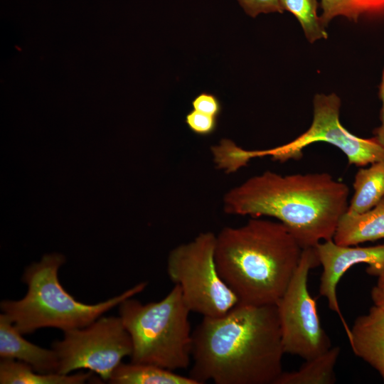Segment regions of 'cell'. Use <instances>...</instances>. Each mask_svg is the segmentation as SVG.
<instances>
[{
    "label": "cell",
    "instance_id": "30bf717a",
    "mask_svg": "<svg viewBox=\"0 0 384 384\" xmlns=\"http://www.w3.org/2000/svg\"><path fill=\"white\" fill-rule=\"evenodd\" d=\"M314 248L323 269L319 294L327 299L329 308L337 313L348 338L351 329L338 302L337 284L348 269L359 263L368 264L366 272L378 277L384 270V244L369 247L344 246L331 239L319 242Z\"/></svg>",
    "mask_w": 384,
    "mask_h": 384
},
{
    "label": "cell",
    "instance_id": "9c48e42d",
    "mask_svg": "<svg viewBox=\"0 0 384 384\" xmlns=\"http://www.w3.org/2000/svg\"><path fill=\"white\" fill-rule=\"evenodd\" d=\"M314 115L309 128L293 141L265 150H242L248 162L257 157L270 156L281 162L302 157L303 149L314 142H324L338 148L349 164L364 166L384 160V148L375 137H356L345 129L339 121L341 100L334 93L317 94L313 100Z\"/></svg>",
    "mask_w": 384,
    "mask_h": 384
},
{
    "label": "cell",
    "instance_id": "5b68a950",
    "mask_svg": "<svg viewBox=\"0 0 384 384\" xmlns=\"http://www.w3.org/2000/svg\"><path fill=\"white\" fill-rule=\"evenodd\" d=\"M118 306L119 316L132 343L131 362L174 371L189 366L193 342L191 311L178 286L174 285L160 301L144 304L129 297Z\"/></svg>",
    "mask_w": 384,
    "mask_h": 384
},
{
    "label": "cell",
    "instance_id": "7c38bea8",
    "mask_svg": "<svg viewBox=\"0 0 384 384\" xmlns=\"http://www.w3.org/2000/svg\"><path fill=\"white\" fill-rule=\"evenodd\" d=\"M9 318L0 314V357L22 361L41 373H57L58 358L55 351L26 340Z\"/></svg>",
    "mask_w": 384,
    "mask_h": 384
},
{
    "label": "cell",
    "instance_id": "9a60e30c",
    "mask_svg": "<svg viewBox=\"0 0 384 384\" xmlns=\"http://www.w3.org/2000/svg\"><path fill=\"white\" fill-rule=\"evenodd\" d=\"M353 188L346 212L359 214L377 205L384 198V160L359 169L355 176Z\"/></svg>",
    "mask_w": 384,
    "mask_h": 384
},
{
    "label": "cell",
    "instance_id": "277c9868",
    "mask_svg": "<svg viewBox=\"0 0 384 384\" xmlns=\"http://www.w3.org/2000/svg\"><path fill=\"white\" fill-rule=\"evenodd\" d=\"M65 262L62 254L44 255L23 272L22 281L28 287L25 296L1 302L2 313L23 335L46 327L65 331L86 326L146 287V282H140L106 301L85 304L69 294L59 282L58 270Z\"/></svg>",
    "mask_w": 384,
    "mask_h": 384
},
{
    "label": "cell",
    "instance_id": "52a82bcc",
    "mask_svg": "<svg viewBox=\"0 0 384 384\" xmlns=\"http://www.w3.org/2000/svg\"><path fill=\"white\" fill-rule=\"evenodd\" d=\"M319 265L314 247L303 249L299 265L276 303L284 353L298 356L305 361L332 346L321 326L316 301L308 289L309 271Z\"/></svg>",
    "mask_w": 384,
    "mask_h": 384
},
{
    "label": "cell",
    "instance_id": "ba28073f",
    "mask_svg": "<svg viewBox=\"0 0 384 384\" xmlns=\"http://www.w3.org/2000/svg\"><path fill=\"white\" fill-rule=\"evenodd\" d=\"M51 348L58 358L57 373L89 370L105 381L132 353L131 337L119 316H101L86 326L65 331Z\"/></svg>",
    "mask_w": 384,
    "mask_h": 384
},
{
    "label": "cell",
    "instance_id": "7402d4cb",
    "mask_svg": "<svg viewBox=\"0 0 384 384\" xmlns=\"http://www.w3.org/2000/svg\"><path fill=\"white\" fill-rule=\"evenodd\" d=\"M193 110L218 117L221 112L222 105L218 98L211 93L202 92L192 101Z\"/></svg>",
    "mask_w": 384,
    "mask_h": 384
},
{
    "label": "cell",
    "instance_id": "2e32d148",
    "mask_svg": "<svg viewBox=\"0 0 384 384\" xmlns=\"http://www.w3.org/2000/svg\"><path fill=\"white\" fill-rule=\"evenodd\" d=\"M341 347L331 346L324 353L306 360L297 370L283 371L275 384H334L336 382L335 366Z\"/></svg>",
    "mask_w": 384,
    "mask_h": 384
},
{
    "label": "cell",
    "instance_id": "44dd1931",
    "mask_svg": "<svg viewBox=\"0 0 384 384\" xmlns=\"http://www.w3.org/2000/svg\"><path fill=\"white\" fill-rule=\"evenodd\" d=\"M245 13L256 17L260 14L283 13L279 0H238Z\"/></svg>",
    "mask_w": 384,
    "mask_h": 384
},
{
    "label": "cell",
    "instance_id": "603a6c76",
    "mask_svg": "<svg viewBox=\"0 0 384 384\" xmlns=\"http://www.w3.org/2000/svg\"><path fill=\"white\" fill-rule=\"evenodd\" d=\"M370 297L374 305L384 311V270L378 276L377 282L370 291Z\"/></svg>",
    "mask_w": 384,
    "mask_h": 384
},
{
    "label": "cell",
    "instance_id": "d4e9b609",
    "mask_svg": "<svg viewBox=\"0 0 384 384\" xmlns=\"http://www.w3.org/2000/svg\"><path fill=\"white\" fill-rule=\"evenodd\" d=\"M361 12L374 13L384 11V0H356Z\"/></svg>",
    "mask_w": 384,
    "mask_h": 384
},
{
    "label": "cell",
    "instance_id": "7a4b0ae2",
    "mask_svg": "<svg viewBox=\"0 0 384 384\" xmlns=\"http://www.w3.org/2000/svg\"><path fill=\"white\" fill-rule=\"evenodd\" d=\"M348 196V186L328 173L282 176L266 171L226 192L223 209L230 215L274 218L305 249L333 239Z\"/></svg>",
    "mask_w": 384,
    "mask_h": 384
},
{
    "label": "cell",
    "instance_id": "484cf974",
    "mask_svg": "<svg viewBox=\"0 0 384 384\" xmlns=\"http://www.w3.org/2000/svg\"><path fill=\"white\" fill-rule=\"evenodd\" d=\"M233 145H234V144H233ZM233 145H232V146H233ZM232 146H231V147H232ZM231 147H230V148H231ZM229 157H230V150H229ZM230 160L232 161L231 159H230ZM233 164H234V162H233ZM235 165H236V164H235ZM236 166H237V165H236ZM238 167H239V166H238Z\"/></svg>",
    "mask_w": 384,
    "mask_h": 384
},
{
    "label": "cell",
    "instance_id": "8992f818",
    "mask_svg": "<svg viewBox=\"0 0 384 384\" xmlns=\"http://www.w3.org/2000/svg\"><path fill=\"white\" fill-rule=\"evenodd\" d=\"M215 242L213 233H201L172 249L166 262L167 274L180 287L186 304L203 317L224 315L239 302L218 272Z\"/></svg>",
    "mask_w": 384,
    "mask_h": 384
},
{
    "label": "cell",
    "instance_id": "cb8c5ba5",
    "mask_svg": "<svg viewBox=\"0 0 384 384\" xmlns=\"http://www.w3.org/2000/svg\"><path fill=\"white\" fill-rule=\"evenodd\" d=\"M379 96L382 102L380 116V125L375 129L373 137H375L378 142L384 148V70L381 78Z\"/></svg>",
    "mask_w": 384,
    "mask_h": 384
},
{
    "label": "cell",
    "instance_id": "ac0fdd59",
    "mask_svg": "<svg viewBox=\"0 0 384 384\" xmlns=\"http://www.w3.org/2000/svg\"><path fill=\"white\" fill-rule=\"evenodd\" d=\"M279 1L283 10L292 13L299 21L310 43L321 38H327L325 26L316 14V0Z\"/></svg>",
    "mask_w": 384,
    "mask_h": 384
},
{
    "label": "cell",
    "instance_id": "ffe728a7",
    "mask_svg": "<svg viewBox=\"0 0 384 384\" xmlns=\"http://www.w3.org/2000/svg\"><path fill=\"white\" fill-rule=\"evenodd\" d=\"M217 118L193 110L186 115L185 122L193 133L200 136H208L216 129Z\"/></svg>",
    "mask_w": 384,
    "mask_h": 384
},
{
    "label": "cell",
    "instance_id": "8fae6325",
    "mask_svg": "<svg viewBox=\"0 0 384 384\" xmlns=\"http://www.w3.org/2000/svg\"><path fill=\"white\" fill-rule=\"evenodd\" d=\"M348 339L354 354L375 369L384 382V311L374 305L358 316Z\"/></svg>",
    "mask_w": 384,
    "mask_h": 384
},
{
    "label": "cell",
    "instance_id": "3957f363",
    "mask_svg": "<svg viewBox=\"0 0 384 384\" xmlns=\"http://www.w3.org/2000/svg\"><path fill=\"white\" fill-rule=\"evenodd\" d=\"M303 249L279 221L252 217L216 235L218 272L238 299L252 305L276 304L287 287Z\"/></svg>",
    "mask_w": 384,
    "mask_h": 384
},
{
    "label": "cell",
    "instance_id": "5bb4252c",
    "mask_svg": "<svg viewBox=\"0 0 384 384\" xmlns=\"http://www.w3.org/2000/svg\"><path fill=\"white\" fill-rule=\"evenodd\" d=\"M92 371L73 375L58 373H41L20 361L1 358V384H82L92 376Z\"/></svg>",
    "mask_w": 384,
    "mask_h": 384
},
{
    "label": "cell",
    "instance_id": "e0dca14e",
    "mask_svg": "<svg viewBox=\"0 0 384 384\" xmlns=\"http://www.w3.org/2000/svg\"><path fill=\"white\" fill-rule=\"evenodd\" d=\"M112 384H199L184 376L158 366L146 363H121L113 371Z\"/></svg>",
    "mask_w": 384,
    "mask_h": 384
},
{
    "label": "cell",
    "instance_id": "4fadbf2b",
    "mask_svg": "<svg viewBox=\"0 0 384 384\" xmlns=\"http://www.w3.org/2000/svg\"><path fill=\"white\" fill-rule=\"evenodd\" d=\"M384 239V198L371 209L359 214L346 212L340 218L333 240L344 246Z\"/></svg>",
    "mask_w": 384,
    "mask_h": 384
},
{
    "label": "cell",
    "instance_id": "d6986e66",
    "mask_svg": "<svg viewBox=\"0 0 384 384\" xmlns=\"http://www.w3.org/2000/svg\"><path fill=\"white\" fill-rule=\"evenodd\" d=\"M323 9L320 19L326 27L333 18L343 16L356 21L362 14L356 0H321Z\"/></svg>",
    "mask_w": 384,
    "mask_h": 384
},
{
    "label": "cell",
    "instance_id": "6da1fadb",
    "mask_svg": "<svg viewBox=\"0 0 384 384\" xmlns=\"http://www.w3.org/2000/svg\"><path fill=\"white\" fill-rule=\"evenodd\" d=\"M284 354L276 304L238 302L193 331L189 376L199 384H275Z\"/></svg>",
    "mask_w": 384,
    "mask_h": 384
}]
</instances>
